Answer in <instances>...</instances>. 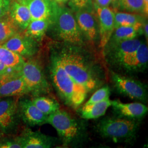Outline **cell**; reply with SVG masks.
Instances as JSON below:
<instances>
[{
  "instance_id": "obj_12",
  "label": "cell",
  "mask_w": 148,
  "mask_h": 148,
  "mask_svg": "<svg viewBox=\"0 0 148 148\" xmlns=\"http://www.w3.org/2000/svg\"><path fill=\"white\" fill-rule=\"evenodd\" d=\"M99 27V46L103 49L115 29V13L109 7L94 5Z\"/></svg>"
},
{
  "instance_id": "obj_36",
  "label": "cell",
  "mask_w": 148,
  "mask_h": 148,
  "mask_svg": "<svg viewBox=\"0 0 148 148\" xmlns=\"http://www.w3.org/2000/svg\"><path fill=\"white\" fill-rule=\"evenodd\" d=\"M57 3H58V4H62V0H54Z\"/></svg>"
},
{
  "instance_id": "obj_2",
  "label": "cell",
  "mask_w": 148,
  "mask_h": 148,
  "mask_svg": "<svg viewBox=\"0 0 148 148\" xmlns=\"http://www.w3.org/2000/svg\"><path fill=\"white\" fill-rule=\"evenodd\" d=\"M49 71L53 86L64 103L74 109H77L86 99L88 93L77 85L53 51L51 56Z\"/></svg>"
},
{
  "instance_id": "obj_1",
  "label": "cell",
  "mask_w": 148,
  "mask_h": 148,
  "mask_svg": "<svg viewBox=\"0 0 148 148\" xmlns=\"http://www.w3.org/2000/svg\"><path fill=\"white\" fill-rule=\"evenodd\" d=\"M54 51L69 76L88 94L101 86V80L79 46L68 44Z\"/></svg>"
},
{
  "instance_id": "obj_27",
  "label": "cell",
  "mask_w": 148,
  "mask_h": 148,
  "mask_svg": "<svg viewBox=\"0 0 148 148\" xmlns=\"http://www.w3.org/2000/svg\"><path fill=\"white\" fill-rule=\"evenodd\" d=\"M113 5L119 11L144 15L143 0H116Z\"/></svg>"
},
{
  "instance_id": "obj_5",
  "label": "cell",
  "mask_w": 148,
  "mask_h": 148,
  "mask_svg": "<svg viewBox=\"0 0 148 148\" xmlns=\"http://www.w3.org/2000/svg\"><path fill=\"white\" fill-rule=\"evenodd\" d=\"M47 123L55 128L65 145L75 142L81 134L78 122L68 112L60 109L48 115Z\"/></svg>"
},
{
  "instance_id": "obj_19",
  "label": "cell",
  "mask_w": 148,
  "mask_h": 148,
  "mask_svg": "<svg viewBox=\"0 0 148 148\" xmlns=\"http://www.w3.org/2000/svg\"><path fill=\"white\" fill-rule=\"evenodd\" d=\"M8 14L16 26L22 30L26 29L32 21V16L26 4L16 1L11 2Z\"/></svg>"
},
{
  "instance_id": "obj_39",
  "label": "cell",
  "mask_w": 148,
  "mask_h": 148,
  "mask_svg": "<svg viewBox=\"0 0 148 148\" xmlns=\"http://www.w3.org/2000/svg\"><path fill=\"white\" fill-rule=\"evenodd\" d=\"M115 1H116V0H114V1H113V2H112V4H114V2H115Z\"/></svg>"
},
{
  "instance_id": "obj_17",
  "label": "cell",
  "mask_w": 148,
  "mask_h": 148,
  "mask_svg": "<svg viewBox=\"0 0 148 148\" xmlns=\"http://www.w3.org/2000/svg\"><path fill=\"white\" fill-rule=\"evenodd\" d=\"M57 3L54 0H26L32 20L51 19Z\"/></svg>"
},
{
  "instance_id": "obj_22",
  "label": "cell",
  "mask_w": 148,
  "mask_h": 148,
  "mask_svg": "<svg viewBox=\"0 0 148 148\" xmlns=\"http://www.w3.org/2000/svg\"><path fill=\"white\" fill-rule=\"evenodd\" d=\"M50 23V19L32 20L24 34L39 42L47 32Z\"/></svg>"
},
{
  "instance_id": "obj_15",
  "label": "cell",
  "mask_w": 148,
  "mask_h": 148,
  "mask_svg": "<svg viewBox=\"0 0 148 148\" xmlns=\"http://www.w3.org/2000/svg\"><path fill=\"white\" fill-rule=\"evenodd\" d=\"M148 48L147 45L142 42L137 49L125 59L119 66L127 73H139L148 66Z\"/></svg>"
},
{
  "instance_id": "obj_32",
  "label": "cell",
  "mask_w": 148,
  "mask_h": 148,
  "mask_svg": "<svg viewBox=\"0 0 148 148\" xmlns=\"http://www.w3.org/2000/svg\"><path fill=\"white\" fill-rule=\"evenodd\" d=\"M96 5L100 7H109L111 3H112L114 0H94Z\"/></svg>"
},
{
  "instance_id": "obj_24",
  "label": "cell",
  "mask_w": 148,
  "mask_h": 148,
  "mask_svg": "<svg viewBox=\"0 0 148 148\" xmlns=\"http://www.w3.org/2000/svg\"><path fill=\"white\" fill-rule=\"evenodd\" d=\"M0 62L7 67L21 69L25 59L20 55L0 45Z\"/></svg>"
},
{
  "instance_id": "obj_28",
  "label": "cell",
  "mask_w": 148,
  "mask_h": 148,
  "mask_svg": "<svg viewBox=\"0 0 148 148\" xmlns=\"http://www.w3.org/2000/svg\"><path fill=\"white\" fill-rule=\"evenodd\" d=\"M110 95V89L108 86H105L97 90L90 97V99L84 105H89L109 99Z\"/></svg>"
},
{
  "instance_id": "obj_30",
  "label": "cell",
  "mask_w": 148,
  "mask_h": 148,
  "mask_svg": "<svg viewBox=\"0 0 148 148\" xmlns=\"http://www.w3.org/2000/svg\"><path fill=\"white\" fill-rule=\"evenodd\" d=\"M0 148H21V145L16 138L0 140Z\"/></svg>"
},
{
  "instance_id": "obj_31",
  "label": "cell",
  "mask_w": 148,
  "mask_h": 148,
  "mask_svg": "<svg viewBox=\"0 0 148 148\" xmlns=\"http://www.w3.org/2000/svg\"><path fill=\"white\" fill-rule=\"evenodd\" d=\"M11 3V0H0V18L8 13Z\"/></svg>"
},
{
  "instance_id": "obj_23",
  "label": "cell",
  "mask_w": 148,
  "mask_h": 148,
  "mask_svg": "<svg viewBox=\"0 0 148 148\" xmlns=\"http://www.w3.org/2000/svg\"><path fill=\"white\" fill-rule=\"evenodd\" d=\"M115 13V29L120 27L142 26L143 17L140 14L126 12L117 11Z\"/></svg>"
},
{
  "instance_id": "obj_29",
  "label": "cell",
  "mask_w": 148,
  "mask_h": 148,
  "mask_svg": "<svg viewBox=\"0 0 148 148\" xmlns=\"http://www.w3.org/2000/svg\"><path fill=\"white\" fill-rule=\"evenodd\" d=\"M68 2L71 9L74 11L93 4L91 0H70Z\"/></svg>"
},
{
  "instance_id": "obj_34",
  "label": "cell",
  "mask_w": 148,
  "mask_h": 148,
  "mask_svg": "<svg viewBox=\"0 0 148 148\" xmlns=\"http://www.w3.org/2000/svg\"><path fill=\"white\" fill-rule=\"evenodd\" d=\"M142 32H144V35H145V37L147 38V41H148V22L145 21V23H144L143 25V27H142Z\"/></svg>"
},
{
  "instance_id": "obj_10",
  "label": "cell",
  "mask_w": 148,
  "mask_h": 148,
  "mask_svg": "<svg viewBox=\"0 0 148 148\" xmlns=\"http://www.w3.org/2000/svg\"><path fill=\"white\" fill-rule=\"evenodd\" d=\"M19 115L18 99L6 97L0 100V131L8 133L13 131Z\"/></svg>"
},
{
  "instance_id": "obj_6",
  "label": "cell",
  "mask_w": 148,
  "mask_h": 148,
  "mask_svg": "<svg viewBox=\"0 0 148 148\" xmlns=\"http://www.w3.org/2000/svg\"><path fill=\"white\" fill-rule=\"evenodd\" d=\"M21 75L29 93L37 97L49 93V83L41 66L36 61L32 59L25 61L21 69Z\"/></svg>"
},
{
  "instance_id": "obj_3",
  "label": "cell",
  "mask_w": 148,
  "mask_h": 148,
  "mask_svg": "<svg viewBox=\"0 0 148 148\" xmlns=\"http://www.w3.org/2000/svg\"><path fill=\"white\" fill-rule=\"evenodd\" d=\"M51 28L55 36L67 44L80 46L84 43V35L73 12L65 6L56 5L51 18Z\"/></svg>"
},
{
  "instance_id": "obj_14",
  "label": "cell",
  "mask_w": 148,
  "mask_h": 148,
  "mask_svg": "<svg viewBox=\"0 0 148 148\" xmlns=\"http://www.w3.org/2000/svg\"><path fill=\"white\" fill-rule=\"evenodd\" d=\"M16 138L21 145V148H49L55 143L53 137L29 128L25 130Z\"/></svg>"
},
{
  "instance_id": "obj_26",
  "label": "cell",
  "mask_w": 148,
  "mask_h": 148,
  "mask_svg": "<svg viewBox=\"0 0 148 148\" xmlns=\"http://www.w3.org/2000/svg\"><path fill=\"white\" fill-rule=\"evenodd\" d=\"M32 103L46 115H49L60 109L58 101L45 96H37L32 100Z\"/></svg>"
},
{
  "instance_id": "obj_37",
  "label": "cell",
  "mask_w": 148,
  "mask_h": 148,
  "mask_svg": "<svg viewBox=\"0 0 148 148\" xmlns=\"http://www.w3.org/2000/svg\"><path fill=\"white\" fill-rule=\"evenodd\" d=\"M70 0H62V3H66V2H69Z\"/></svg>"
},
{
  "instance_id": "obj_7",
  "label": "cell",
  "mask_w": 148,
  "mask_h": 148,
  "mask_svg": "<svg viewBox=\"0 0 148 148\" xmlns=\"http://www.w3.org/2000/svg\"><path fill=\"white\" fill-rule=\"evenodd\" d=\"M111 81L117 92L137 101H146L148 99L147 86L132 77L111 72Z\"/></svg>"
},
{
  "instance_id": "obj_16",
  "label": "cell",
  "mask_w": 148,
  "mask_h": 148,
  "mask_svg": "<svg viewBox=\"0 0 148 148\" xmlns=\"http://www.w3.org/2000/svg\"><path fill=\"white\" fill-rule=\"evenodd\" d=\"M111 106L119 117L138 120L148 113V107L141 103H123L119 100H114L111 101Z\"/></svg>"
},
{
  "instance_id": "obj_8",
  "label": "cell",
  "mask_w": 148,
  "mask_h": 148,
  "mask_svg": "<svg viewBox=\"0 0 148 148\" xmlns=\"http://www.w3.org/2000/svg\"><path fill=\"white\" fill-rule=\"evenodd\" d=\"M142 42L137 38L107 44L103 48L106 60L109 63L119 66L134 53Z\"/></svg>"
},
{
  "instance_id": "obj_21",
  "label": "cell",
  "mask_w": 148,
  "mask_h": 148,
  "mask_svg": "<svg viewBox=\"0 0 148 148\" xmlns=\"http://www.w3.org/2000/svg\"><path fill=\"white\" fill-rule=\"evenodd\" d=\"M142 27L143 25L120 27L115 28L106 45L136 38L141 31L142 32Z\"/></svg>"
},
{
  "instance_id": "obj_35",
  "label": "cell",
  "mask_w": 148,
  "mask_h": 148,
  "mask_svg": "<svg viewBox=\"0 0 148 148\" xmlns=\"http://www.w3.org/2000/svg\"><path fill=\"white\" fill-rule=\"evenodd\" d=\"M14 1H17L18 2L21 3L26 4V0H14Z\"/></svg>"
},
{
  "instance_id": "obj_13",
  "label": "cell",
  "mask_w": 148,
  "mask_h": 148,
  "mask_svg": "<svg viewBox=\"0 0 148 148\" xmlns=\"http://www.w3.org/2000/svg\"><path fill=\"white\" fill-rule=\"evenodd\" d=\"M19 115L22 120L30 126L47 124V115L43 113L32 101L27 98L18 101Z\"/></svg>"
},
{
  "instance_id": "obj_38",
  "label": "cell",
  "mask_w": 148,
  "mask_h": 148,
  "mask_svg": "<svg viewBox=\"0 0 148 148\" xmlns=\"http://www.w3.org/2000/svg\"><path fill=\"white\" fill-rule=\"evenodd\" d=\"M2 134H3V133L0 131V138L2 136Z\"/></svg>"
},
{
  "instance_id": "obj_33",
  "label": "cell",
  "mask_w": 148,
  "mask_h": 148,
  "mask_svg": "<svg viewBox=\"0 0 148 148\" xmlns=\"http://www.w3.org/2000/svg\"><path fill=\"white\" fill-rule=\"evenodd\" d=\"M144 15L147 18L148 14V0H143Z\"/></svg>"
},
{
  "instance_id": "obj_4",
  "label": "cell",
  "mask_w": 148,
  "mask_h": 148,
  "mask_svg": "<svg viewBox=\"0 0 148 148\" xmlns=\"http://www.w3.org/2000/svg\"><path fill=\"white\" fill-rule=\"evenodd\" d=\"M137 120L123 117H106L97 125V130L102 137L115 142L130 141L136 137L139 128Z\"/></svg>"
},
{
  "instance_id": "obj_25",
  "label": "cell",
  "mask_w": 148,
  "mask_h": 148,
  "mask_svg": "<svg viewBox=\"0 0 148 148\" xmlns=\"http://www.w3.org/2000/svg\"><path fill=\"white\" fill-rule=\"evenodd\" d=\"M19 28L12 21L8 13L0 18V45L5 42L18 32Z\"/></svg>"
},
{
  "instance_id": "obj_11",
  "label": "cell",
  "mask_w": 148,
  "mask_h": 148,
  "mask_svg": "<svg viewBox=\"0 0 148 148\" xmlns=\"http://www.w3.org/2000/svg\"><path fill=\"white\" fill-rule=\"evenodd\" d=\"M3 46L20 55L24 58H30L38 52V42L19 32L1 44Z\"/></svg>"
},
{
  "instance_id": "obj_20",
  "label": "cell",
  "mask_w": 148,
  "mask_h": 148,
  "mask_svg": "<svg viewBox=\"0 0 148 148\" xmlns=\"http://www.w3.org/2000/svg\"><path fill=\"white\" fill-rule=\"evenodd\" d=\"M110 106L111 100L109 98L92 104L84 105L80 110V115L85 120L97 119L104 115Z\"/></svg>"
},
{
  "instance_id": "obj_9",
  "label": "cell",
  "mask_w": 148,
  "mask_h": 148,
  "mask_svg": "<svg viewBox=\"0 0 148 148\" xmlns=\"http://www.w3.org/2000/svg\"><path fill=\"white\" fill-rule=\"evenodd\" d=\"M93 6L92 4L75 11L76 20L84 36L92 42L99 37L98 23Z\"/></svg>"
},
{
  "instance_id": "obj_18",
  "label": "cell",
  "mask_w": 148,
  "mask_h": 148,
  "mask_svg": "<svg viewBox=\"0 0 148 148\" xmlns=\"http://www.w3.org/2000/svg\"><path fill=\"white\" fill-rule=\"evenodd\" d=\"M29 93L21 74L0 84V98L18 97Z\"/></svg>"
}]
</instances>
